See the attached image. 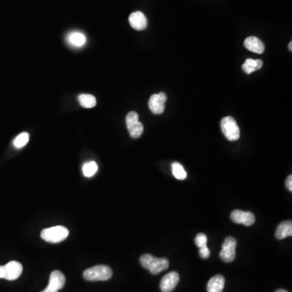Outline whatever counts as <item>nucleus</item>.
I'll list each match as a JSON object with an SVG mask.
<instances>
[{
  "label": "nucleus",
  "instance_id": "1",
  "mask_svg": "<svg viewBox=\"0 0 292 292\" xmlns=\"http://www.w3.org/2000/svg\"><path fill=\"white\" fill-rule=\"evenodd\" d=\"M143 267L149 269L153 275H158L169 267V261L167 258H155L150 254H144L140 258Z\"/></svg>",
  "mask_w": 292,
  "mask_h": 292
},
{
  "label": "nucleus",
  "instance_id": "2",
  "mask_svg": "<svg viewBox=\"0 0 292 292\" xmlns=\"http://www.w3.org/2000/svg\"><path fill=\"white\" fill-rule=\"evenodd\" d=\"M69 234V231L67 227L63 226H56L43 230L41 232V237L45 241L52 244H58L64 241Z\"/></svg>",
  "mask_w": 292,
  "mask_h": 292
},
{
  "label": "nucleus",
  "instance_id": "3",
  "mask_svg": "<svg viewBox=\"0 0 292 292\" xmlns=\"http://www.w3.org/2000/svg\"><path fill=\"white\" fill-rule=\"evenodd\" d=\"M112 275L113 272L109 266L100 265L87 269L83 275L85 280L97 282V281L109 280L112 277Z\"/></svg>",
  "mask_w": 292,
  "mask_h": 292
},
{
  "label": "nucleus",
  "instance_id": "4",
  "mask_svg": "<svg viewBox=\"0 0 292 292\" xmlns=\"http://www.w3.org/2000/svg\"><path fill=\"white\" fill-rule=\"evenodd\" d=\"M221 129L226 138L230 141H236L241 137L240 127L231 116H227L222 119Z\"/></svg>",
  "mask_w": 292,
  "mask_h": 292
},
{
  "label": "nucleus",
  "instance_id": "5",
  "mask_svg": "<svg viewBox=\"0 0 292 292\" xmlns=\"http://www.w3.org/2000/svg\"><path fill=\"white\" fill-rule=\"evenodd\" d=\"M126 125L129 134L133 138L140 137L144 132V126L139 121V116L137 112H131L126 116Z\"/></svg>",
  "mask_w": 292,
  "mask_h": 292
},
{
  "label": "nucleus",
  "instance_id": "6",
  "mask_svg": "<svg viewBox=\"0 0 292 292\" xmlns=\"http://www.w3.org/2000/svg\"><path fill=\"white\" fill-rule=\"evenodd\" d=\"M237 241L233 237L229 236L226 238L225 241L222 245V250L220 252V258L223 262H231L235 258V248H236Z\"/></svg>",
  "mask_w": 292,
  "mask_h": 292
},
{
  "label": "nucleus",
  "instance_id": "7",
  "mask_svg": "<svg viewBox=\"0 0 292 292\" xmlns=\"http://www.w3.org/2000/svg\"><path fill=\"white\" fill-rule=\"evenodd\" d=\"M167 99H168V97L163 92L153 95L150 97L148 103L150 112L154 115H161L163 113Z\"/></svg>",
  "mask_w": 292,
  "mask_h": 292
},
{
  "label": "nucleus",
  "instance_id": "8",
  "mask_svg": "<svg viewBox=\"0 0 292 292\" xmlns=\"http://www.w3.org/2000/svg\"><path fill=\"white\" fill-rule=\"evenodd\" d=\"M231 218L234 223L244 224L246 227H250L255 223V216L251 212L235 210L231 213Z\"/></svg>",
  "mask_w": 292,
  "mask_h": 292
},
{
  "label": "nucleus",
  "instance_id": "9",
  "mask_svg": "<svg viewBox=\"0 0 292 292\" xmlns=\"http://www.w3.org/2000/svg\"><path fill=\"white\" fill-rule=\"evenodd\" d=\"M179 275L177 272H170L168 275H166L162 279H161V283H160V287H161L162 292H171L175 286L179 283Z\"/></svg>",
  "mask_w": 292,
  "mask_h": 292
},
{
  "label": "nucleus",
  "instance_id": "10",
  "mask_svg": "<svg viewBox=\"0 0 292 292\" xmlns=\"http://www.w3.org/2000/svg\"><path fill=\"white\" fill-rule=\"evenodd\" d=\"M129 23L136 30L142 31L147 28L148 22L143 12H135L129 15Z\"/></svg>",
  "mask_w": 292,
  "mask_h": 292
},
{
  "label": "nucleus",
  "instance_id": "11",
  "mask_svg": "<svg viewBox=\"0 0 292 292\" xmlns=\"http://www.w3.org/2000/svg\"><path fill=\"white\" fill-rule=\"evenodd\" d=\"M4 266L6 269L5 279H7V280L12 281L17 279L22 275V271H23V266H22V264L15 262V261L8 262Z\"/></svg>",
  "mask_w": 292,
  "mask_h": 292
},
{
  "label": "nucleus",
  "instance_id": "12",
  "mask_svg": "<svg viewBox=\"0 0 292 292\" xmlns=\"http://www.w3.org/2000/svg\"><path fill=\"white\" fill-rule=\"evenodd\" d=\"M245 48L257 54H262L265 51V45L257 36H248L244 43Z\"/></svg>",
  "mask_w": 292,
  "mask_h": 292
},
{
  "label": "nucleus",
  "instance_id": "13",
  "mask_svg": "<svg viewBox=\"0 0 292 292\" xmlns=\"http://www.w3.org/2000/svg\"><path fill=\"white\" fill-rule=\"evenodd\" d=\"M65 282L66 279L64 273H62L61 271L54 270L50 275L48 286L59 291L64 287Z\"/></svg>",
  "mask_w": 292,
  "mask_h": 292
},
{
  "label": "nucleus",
  "instance_id": "14",
  "mask_svg": "<svg viewBox=\"0 0 292 292\" xmlns=\"http://www.w3.org/2000/svg\"><path fill=\"white\" fill-rule=\"evenodd\" d=\"M225 286V279L223 275H217L210 279L207 284L208 292H223Z\"/></svg>",
  "mask_w": 292,
  "mask_h": 292
},
{
  "label": "nucleus",
  "instance_id": "15",
  "mask_svg": "<svg viewBox=\"0 0 292 292\" xmlns=\"http://www.w3.org/2000/svg\"><path fill=\"white\" fill-rule=\"evenodd\" d=\"M292 235V223L291 221H285L281 223L278 227L275 236L278 240H283L286 237Z\"/></svg>",
  "mask_w": 292,
  "mask_h": 292
},
{
  "label": "nucleus",
  "instance_id": "16",
  "mask_svg": "<svg viewBox=\"0 0 292 292\" xmlns=\"http://www.w3.org/2000/svg\"><path fill=\"white\" fill-rule=\"evenodd\" d=\"M263 66V61L261 60H252V59H248L246 61L244 62L243 64L242 68L244 72L247 74H251L254 71L261 69Z\"/></svg>",
  "mask_w": 292,
  "mask_h": 292
},
{
  "label": "nucleus",
  "instance_id": "17",
  "mask_svg": "<svg viewBox=\"0 0 292 292\" xmlns=\"http://www.w3.org/2000/svg\"><path fill=\"white\" fill-rule=\"evenodd\" d=\"M67 40L69 42L70 44L77 46V47L84 46L86 43V38H85V35L81 33H78V32L70 33L67 36Z\"/></svg>",
  "mask_w": 292,
  "mask_h": 292
},
{
  "label": "nucleus",
  "instance_id": "18",
  "mask_svg": "<svg viewBox=\"0 0 292 292\" xmlns=\"http://www.w3.org/2000/svg\"><path fill=\"white\" fill-rule=\"evenodd\" d=\"M78 100H79L81 106L83 107L93 108L96 106L97 101L95 96L90 95H81L78 97Z\"/></svg>",
  "mask_w": 292,
  "mask_h": 292
},
{
  "label": "nucleus",
  "instance_id": "19",
  "mask_svg": "<svg viewBox=\"0 0 292 292\" xmlns=\"http://www.w3.org/2000/svg\"><path fill=\"white\" fill-rule=\"evenodd\" d=\"M98 164L95 161H88L83 166V174L85 177H92L96 174L98 171Z\"/></svg>",
  "mask_w": 292,
  "mask_h": 292
},
{
  "label": "nucleus",
  "instance_id": "20",
  "mask_svg": "<svg viewBox=\"0 0 292 292\" xmlns=\"http://www.w3.org/2000/svg\"><path fill=\"white\" fill-rule=\"evenodd\" d=\"M171 168H172V173H173L174 176L177 179H179V180H184V179L187 178V172L185 170L182 168V166L179 164V162H174L171 165Z\"/></svg>",
  "mask_w": 292,
  "mask_h": 292
},
{
  "label": "nucleus",
  "instance_id": "21",
  "mask_svg": "<svg viewBox=\"0 0 292 292\" xmlns=\"http://www.w3.org/2000/svg\"><path fill=\"white\" fill-rule=\"evenodd\" d=\"M29 135L27 133H22L18 135L13 140V144L16 149L23 148L29 142Z\"/></svg>",
  "mask_w": 292,
  "mask_h": 292
},
{
  "label": "nucleus",
  "instance_id": "22",
  "mask_svg": "<svg viewBox=\"0 0 292 292\" xmlns=\"http://www.w3.org/2000/svg\"><path fill=\"white\" fill-rule=\"evenodd\" d=\"M195 243H196V246L199 248H203V247L207 246V236L203 233H200L196 235L195 239Z\"/></svg>",
  "mask_w": 292,
  "mask_h": 292
},
{
  "label": "nucleus",
  "instance_id": "23",
  "mask_svg": "<svg viewBox=\"0 0 292 292\" xmlns=\"http://www.w3.org/2000/svg\"><path fill=\"white\" fill-rule=\"evenodd\" d=\"M200 258H203V259H207V258H210V251L207 248V246L200 248Z\"/></svg>",
  "mask_w": 292,
  "mask_h": 292
},
{
  "label": "nucleus",
  "instance_id": "24",
  "mask_svg": "<svg viewBox=\"0 0 292 292\" xmlns=\"http://www.w3.org/2000/svg\"><path fill=\"white\" fill-rule=\"evenodd\" d=\"M286 189H288L290 192H292V176L291 175H289L287 177L286 181Z\"/></svg>",
  "mask_w": 292,
  "mask_h": 292
},
{
  "label": "nucleus",
  "instance_id": "25",
  "mask_svg": "<svg viewBox=\"0 0 292 292\" xmlns=\"http://www.w3.org/2000/svg\"><path fill=\"white\" fill-rule=\"evenodd\" d=\"M6 277V269L4 265H0V279H5Z\"/></svg>",
  "mask_w": 292,
  "mask_h": 292
},
{
  "label": "nucleus",
  "instance_id": "26",
  "mask_svg": "<svg viewBox=\"0 0 292 292\" xmlns=\"http://www.w3.org/2000/svg\"><path fill=\"white\" fill-rule=\"evenodd\" d=\"M41 292H58V290H56V289L52 288V287H50V286H47V287H46L45 290H43V291Z\"/></svg>",
  "mask_w": 292,
  "mask_h": 292
},
{
  "label": "nucleus",
  "instance_id": "27",
  "mask_svg": "<svg viewBox=\"0 0 292 292\" xmlns=\"http://www.w3.org/2000/svg\"><path fill=\"white\" fill-rule=\"evenodd\" d=\"M275 292H288L287 290H283V289H279V290H276Z\"/></svg>",
  "mask_w": 292,
  "mask_h": 292
},
{
  "label": "nucleus",
  "instance_id": "28",
  "mask_svg": "<svg viewBox=\"0 0 292 292\" xmlns=\"http://www.w3.org/2000/svg\"><path fill=\"white\" fill-rule=\"evenodd\" d=\"M288 48L290 49V51H291V50H292V43H291V42H290V43H289Z\"/></svg>",
  "mask_w": 292,
  "mask_h": 292
}]
</instances>
